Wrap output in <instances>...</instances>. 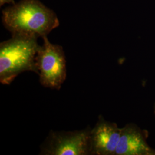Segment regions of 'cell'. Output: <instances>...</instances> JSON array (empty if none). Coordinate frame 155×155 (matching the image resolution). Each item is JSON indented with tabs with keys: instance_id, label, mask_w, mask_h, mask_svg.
<instances>
[{
	"instance_id": "1",
	"label": "cell",
	"mask_w": 155,
	"mask_h": 155,
	"mask_svg": "<svg viewBox=\"0 0 155 155\" xmlns=\"http://www.w3.org/2000/svg\"><path fill=\"white\" fill-rule=\"evenodd\" d=\"M2 22L12 36H47L59 25L56 14L39 0H21L2 11Z\"/></svg>"
},
{
	"instance_id": "2",
	"label": "cell",
	"mask_w": 155,
	"mask_h": 155,
	"mask_svg": "<svg viewBox=\"0 0 155 155\" xmlns=\"http://www.w3.org/2000/svg\"><path fill=\"white\" fill-rule=\"evenodd\" d=\"M37 38L15 35L0 44V82L10 84L21 73L38 74L36 58L40 45Z\"/></svg>"
},
{
	"instance_id": "3",
	"label": "cell",
	"mask_w": 155,
	"mask_h": 155,
	"mask_svg": "<svg viewBox=\"0 0 155 155\" xmlns=\"http://www.w3.org/2000/svg\"><path fill=\"white\" fill-rule=\"evenodd\" d=\"M42 39L36 58L40 83L45 87L59 90L67 77L64 52L61 45L51 43L47 36Z\"/></svg>"
},
{
	"instance_id": "4",
	"label": "cell",
	"mask_w": 155,
	"mask_h": 155,
	"mask_svg": "<svg viewBox=\"0 0 155 155\" xmlns=\"http://www.w3.org/2000/svg\"><path fill=\"white\" fill-rule=\"evenodd\" d=\"M91 129L50 132L41 148V155H90Z\"/></svg>"
},
{
	"instance_id": "5",
	"label": "cell",
	"mask_w": 155,
	"mask_h": 155,
	"mask_svg": "<svg viewBox=\"0 0 155 155\" xmlns=\"http://www.w3.org/2000/svg\"><path fill=\"white\" fill-rule=\"evenodd\" d=\"M122 128L102 116L91 129L90 134V155H115Z\"/></svg>"
},
{
	"instance_id": "6",
	"label": "cell",
	"mask_w": 155,
	"mask_h": 155,
	"mask_svg": "<svg viewBox=\"0 0 155 155\" xmlns=\"http://www.w3.org/2000/svg\"><path fill=\"white\" fill-rule=\"evenodd\" d=\"M148 133L137 125L127 124L121 129L115 155H155L147 143Z\"/></svg>"
},
{
	"instance_id": "7",
	"label": "cell",
	"mask_w": 155,
	"mask_h": 155,
	"mask_svg": "<svg viewBox=\"0 0 155 155\" xmlns=\"http://www.w3.org/2000/svg\"><path fill=\"white\" fill-rule=\"evenodd\" d=\"M15 3V0H0V6H2L5 4L13 5Z\"/></svg>"
},
{
	"instance_id": "8",
	"label": "cell",
	"mask_w": 155,
	"mask_h": 155,
	"mask_svg": "<svg viewBox=\"0 0 155 155\" xmlns=\"http://www.w3.org/2000/svg\"><path fill=\"white\" fill-rule=\"evenodd\" d=\"M154 113H155V106H154Z\"/></svg>"
}]
</instances>
